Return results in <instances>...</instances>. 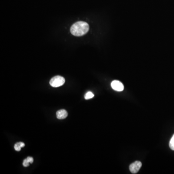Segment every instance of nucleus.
I'll list each match as a JSON object with an SVG mask.
<instances>
[{
    "label": "nucleus",
    "mask_w": 174,
    "mask_h": 174,
    "mask_svg": "<svg viewBox=\"0 0 174 174\" xmlns=\"http://www.w3.org/2000/svg\"><path fill=\"white\" fill-rule=\"evenodd\" d=\"M89 25L84 21H78L71 26L70 32L73 36H81L88 33Z\"/></svg>",
    "instance_id": "obj_1"
},
{
    "label": "nucleus",
    "mask_w": 174,
    "mask_h": 174,
    "mask_svg": "<svg viewBox=\"0 0 174 174\" xmlns=\"http://www.w3.org/2000/svg\"><path fill=\"white\" fill-rule=\"evenodd\" d=\"M65 79L64 77L60 76H55L51 79L50 81V85L54 88L62 86L65 83Z\"/></svg>",
    "instance_id": "obj_2"
},
{
    "label": "nucleus",
    "mask_w": 174,
    "mask_h": 174,
    "mask_svg": "<svg viewBox=\"0 0 174 174\" xmlns=\"http://www.w3.org/2000/svg\"><path fill=\"white\" fill-rule=\"evenodd\" d=\"M142 163L140 161H135L129 166V170L132 174H136L138 172L142 167Z\"/></svg>",
    "instance_id": "obj_3"
},
{
    "label": "nucleus",
    "mask_w": 174,
    "mask_h": 174,
    "mask_svg": "<svg viewBox=\"0 0 174 174\" xmlns=\"http://www.w3.org/2000/svg\"><path fill=\"white\" fill-rule=\"evenodd\" d=\"M112 88L117 92H122L124 90V86L121 82L118 80H114L111 83Z\"/></svg>",
    "instance_id": "obj_4"
},
{
    "label": "nucleus",
    "mask_w": 174,
    "mask_h": 174,
    "mask_svg": "<svg viewBox=\"0 0 174 174\" xmlns=\"http://www.w3.org/2000/svg\"><path fill=\"white\" fill-rule=\"evenodd\" d=\"M56 116L58 119H64L68 116V113L66 111V110L61 109L58 110V111L57 112Z\"/></svg>",
    "instance_id": "obj_5"
},
{
    "label": "nucleus",
    "mask_w": 174,
    "mask_h": 174,
    "mask_svg": "<svg viewBox=\"0 0 174 174\" xmlns=\"http://www.w3.org/2000/svg\"><path fill=\"white\" fill-rule=\"evenodd\" d=\"M25 146V144L23 143L22 142H17L16 143L14 146L15 149L16 151H20L21 150V148Z\"/></svg>",
    "instance_id": "obj_6"
},
{
    "label": "nucleus",
    "mask_w": 174,
    "mask_h": 174,
    "mask_svg": "<svg viewBox=\"0 0 174 174\" xmlns=\"http://www.w3.org/2000/svg\"><path fill=\"white\" fill-rule=\"evenodd\" d=\"M94 95L93 93L91 92H87L86 94L85 95V99L86 100L90 99H92L94 97Z\"/></svg>",
    "instance_id": "obj_7"
},
{
    "label": "nucleus",
    "mask_w": 174,
    "mask_h": 174,
    "mask_svg": "<svg viewBox=\"0 0 174 174\" xmlns=\"http://www.w3.org/2000/svg\"><path fill=\"white\" fill-rule=\"evenodd\" d=\"M169 147L172 151H174V134L172 137L169 142Z\"/></svg>",
    "instance_id": "obj_8"
},
{
    "label": "nucleus",
    "mask_w": 174,
    "mask_h": 174,
    "mask_svg": "<svg viewBox=\"0 0 174 174\" xmlns=\"http://www.w3.org/2000/svg\"><path fill=\"white\" fill-rule=\"evenodd\" d=\"M30 163L28 161L27 159L26 158L24 160L23 162V165L24 167H28V166H29V165H30Z\"/></svg>",
    "instance_id": "obj_9"
},
{
    "label": "nucleus",
    "mask_w": 174,
    "mask_h": 174,
    "mask_svg": "<svg viewBox=\"0 0 174 174\" xmlns=\"http://www.w3.org/2000/svg\"><path fill=\"white\" fill-rule=\"evenodd\" d=\"M27 159L30 164H32L33 162V159L31 157H28L27 158Z\"/></svg>",
    "instance_id": "obj_10"
}]
</instances>
